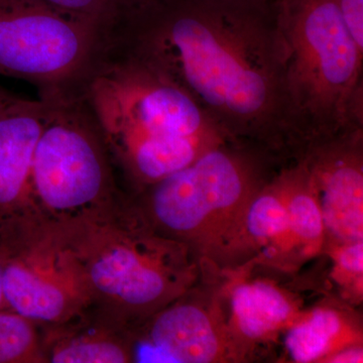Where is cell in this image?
<instances>
[{
  "label": "cell",
  "instance_id": "277c9868",
  "mask_svg": "<svg viewBox=\"0 0 363 363\" xmlns=\"http://www.w3.org/2000/svg\"><path fill=\"white\" fill-rule=\"evenodd\" d=\"M286 89L303 150L363 130V48L335 0H276Z\"/></svg>",
  "mask_w": 363,
  "mask_h": 363
},
{
  "label": "cell",
  "instance_id": "603a6c76",
  "mask_svg": "<svg viewBox=\"0 0 363 363\" xmlns=\"http://www.w3.org/2000/svg\"><path fill=\"white\" fill-rule=\"evenodd\" d=\"M14 95L9 93V91L4 89L0 87V102L4 101V100L9 99V98L13 97Z\"/></svg>",
  "mask_w": 363,
  "mask_h": 363
},
{
  "label": "cell",
  "instance_id": "4fadbf2b",
  "mask_svg": "<svg viewBox=\"0 0 363 363\" xmlns=\"http://www.w3.org/2000/svg\"><path fill=\"white\" fill-rule=\"evenodd\" d=\"M228 327L234 342H255L271 337L290 326L300 315L292 298L278 286L264 281L234 286L230 295Z\"/></svg>",
  "mask_w": 363,
  "mask_h": 363
},
{
  "label": "cell",
  "instance_id": "8fae6325",
  "mask_svg": "<svg viewBox=\"0 0 363 363\" xmlns=\"http://www.w3.org/2000/svg\"><path fill=\"white\" fill-rule=\"evenodd\" d=\"M47 101L16 96L0 102V233L32 218L30 182L33 152Z\"/></svg>",
  "mask_w": 363,
  "mask_h": 363
},
{
  "label": "cell",
  "instance_id": "ffe728a7",
  "mask_svg": "<svg viewBox=\"0 0 363 363\" xmlns=\"http://www.w3.org/2000/svg\"><path fill=\"white\" fill-rule=\"evenodd\" d=\"M355 42L363 48V0H335Z\"/></svg>",
  "mask_w": 363,
  "mask_h": 363
},
{
  "label": "cell",
  "instance_id": "3957f363",
  "mask_svg": "<svg viewBox=\"0 0 363 363\" xmlns=\"http://www.w3.org/2000/svg\"><path fill=\"white\" fill-rule=\"evenodd\" d=\"M54 226L82 267L92 304L131 331L194 283L192 252L157 233L130 195L106 213Z\"/></svg>",
  "mask_w": 363,
  "mask_h": 363
},
{
  "label": "cell",
  "instance_id": "52a82bcc",
  "mask_svg": "<svg viewBox=\"0 0 363 363\" xmlns=\"http://www.w3.org/2000/svg\"><path fill=\"white\" fill-rule=\"evenodd\" d=\"M97 32L37 0H0V76L28 81L40 96L82 94Z\"/></svg>",
  "mask_w": 363,
  "mask_h": 363
},
{
  "label": "cell",
  "instance_id": "e0dca14e",
  "mask_svg": "<svg viewBox=\"0 0 363 363\" xmlns=\"http://www.w3.org/2000/svg\"><path fill=\"white\" fill-rule=\"evenodd\" d=\"M0 363H45L40 325L13 310H1Z\"/></svg>",
  "mask_w": 363,
  "mask_h": 363
},
{
  "label": "cell",
  "instance_id": "30bf717a",
  "mask_svg": "<svg viewBox=\"0 0 363 363\" xmlns=\"http://www.w3.org/2000/svg\"><path fill=\"white\" fill-rule=\"evenodd\" d=\"M363 130L314 143L304 162L321 210L325 233L336 242L363 238Z\"/></svg>",
  "mask_w": 363,
  "mask_h": 363
},
{
  "label": "cell",
  "instance_id": "7c38bea8",
  "mask_svg": "<svg viewBox=\"0 0 363 363\" xmlns=\"http://www.w3.org/2000/svg\"><path fill=\"white\" fill-rule=\"evenodd\" d=\"M40 332L45 363L135 362L130 327L92 303L59 323L40 325Z\"/></svg>",
  "mask_w": 363,
  "mask_h": 363
},
{
  "label": "cell",
  "instance_id": "cb8c5ba5",
  "mask_svg": "<svg viewBox=\"0 0 363 363\" xmlns=\"http://www.w3.org/2000/svg\"><path fill=\"white\" fill-rule=\"evenodd\" d=\"M262 1H274V0H262Z\"/></svg>",
  "mask_w": 363,
  "mask_h": 363
},
{
  "label": "cell",
  "instance_id": "9c48e42d",
  "mask_svg": "<svg viewBox=\"0 0 363 363\" xmlns=\"http://www.w3.org/2000/svg\"><path fill=\"white\" fill-rule=\"evenodd\" d=\"M135 362L209 363L235 354L228 327L188 290L133 330Z\"/></svg>",
  "mask_w": 363,
  "mask_h": 363
},
{
  "label": "cell",
  "instance_id": "8992f818",
  "mask_svg": "<svg viewBox=\"0 0 363 363\" xmlns=\"http://www.w3.org/2000/svg\"><path fill=\"white\" fill-rule=\"evenodd\" d=\"M40 98L48 108L30 172L33 216L64 225L106 213L126 194L90 105L75 93Z\"/></svg>",
  "mask_w": 363,
  "mask_h": 363
},
{
  "label": "cell",
  "instance_id": "6da1fadb",
  "mask_svg": "<svg viewBox=\"0 0 363 363\" xmlns=\"http://www.w3.org/2000/svg\"><path fill=\"white\" fill-rule=\"evenodd\" d=\"M97 33V58L168 79L231 142L281 161L302 152L276 0H121Z\"/></svg>",
  "mask_w": 363,
  "mask_h": 363
},
{
  "label": "cell",
  "instance_id": "5b68a950",
  "mask_svg": "<svg viewBox=\"0 0 363 363\" xmlns=\"http://www.w3.org/2000/svg\"><path fill=\"white\" fill-rule=\"evenodd\" d=\"M278 159L250 145L225 142L186 168L130 198L150 226L196 255H213L243 240L248 203Z\"/></svg>",
  "mask_w": 363,
  "mask_h": 363
},
{
  "label": "cell",
  "instance_id": "44dd1931",
  "mask_svg": "<svg viewBox=\"0 0 363 363\" xmlns=\"http://www.w3.org/2000/svg\"><path fill=\"white\" fill-rule=\"evenodd\" d=\"M362 348L357 345L346 346L325 358L324 362L354 363L362 362Z\"/></svg>",
  "mask_w": 363,
  "mask_h": 363
},
{
  "label": "cell",
  "instance_id": "5bb4252c",
  "mask_svg": "<svg viewBox=\"0 0 363 363\" xmlns=\"http://www.w3.org/2000/svg\"><path fill=\"white\" fill-rule=\"evenodd\" d=\"M352 335L343 314L333 308L319 307L290 325L286 347L295 362H323L332 353L350 346Z\"/></svg>",
  "mask_w": 363,
  "mask_h": 363
},
{
  "label": "cell",
  "instance_id": "2e32d148",
  "mask_svg": "<svg viewBox=\"0 0 363 363\" xmlns=\"http://www.w3.org/2000/svg\"><path fill=\"white\" fill-rule=\"evenodd\" d=\"M242 235L262 245L288 241V212L278 175L267 182L248 203L243 215Z\"/></svg>",
  "mask_w": 363,
  "mask_h": 363
},
{
  "label": "cell",
  "instance_id": "ba28073f",
  "mask_svg": "<svg viewBox=\"0 0 363 363\" xmlns=\"http://www.w3.org/2000/svg\"><path fill=\"white\" fill-rule=\"evenodd\" d=\"M6 248L9 309L40 325L59 323L92 303L82 267L64 236L37 217L0 233Z\"/></svg>",
  "mask_w": 363,
  "mask_h": 363
},
{
  "label": "cell",
  "instance_id": "7a4b0ae2",
  "mask_svg": "<svg viewBox=\"0 0 363 363\" xmlns=\"http://www.w3.org/2000/svg\"><path fill=\"white\" fill-rule=\"evenodd\" d=\"M82 94L131 194L229 140L185 91L136 62L95 59Z\"/></svg>",
  "mask_w": 363,
  "mask_h": 363
},
{
  "label": "cell",
  "instance_id": "d6986e66",
  "mask_svg": "<svg viewBox=\"0 0 363 363\" xmlns=\"http://www.w3.org/2000/svg\"><path fill=\"white\" fill-rule=\"evenodd\" d=\"M335 271L343 281H354L359 286L362 281V240L341 243L335 252Z\"/></svg>",
  "mask_w": 363,
  "mask_h": 363
},
{
  "label": "cell",
  "instance_id": "ac0fdd59",
  "mask_svg": "<svg viewBox=\"0 0 363 363\" xmlns=\"http://www.w3.org/2000/svg\"><path fill=\"white\" fill-rule=\"evenodd\" d=\"M59 13L77 18L97 28L121 0H37Z\"/></svg>",
  "mask_w": 363,
  "mask_h": 363
},
{
  "label": "cell",
  "instance_id": "7402d4cb",
  "mask_svg": "<svg viewBox=\"0 0 363 363\" xmlns=\"http://www.w3.org/2000/svg\"><path fill=\"white\" fill-rule=\"evenodd\" d=\"M6 248L4 247L2 240H0V311H1V310L9 309L4 291V266H6Z\"/></svg>",
  "mask_w": 363,
  "mask_h": 363
},
{
  "label": "cell",
  "instance_id": "9a60e30c",
  "mask_svg": "<svg viewBox=\"0 0 363 363\" xmlns=\"http://www.w3.org/2000/svg\"><path fill=\"white\" fill-rule=\"evenodd\" d=\"M289 218V238L311 248L321 245L325 227L321 210L304 162L300 157L278 174Z\"/></svg>",
  "mask_w": 363,
  "mask_h": 363
}]
</instances>
